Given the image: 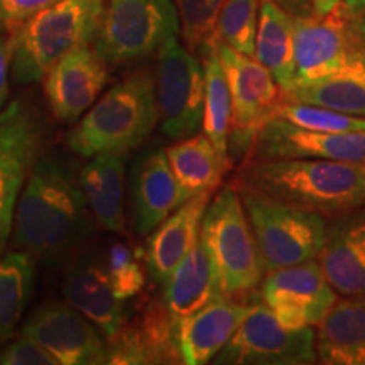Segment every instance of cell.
I'll return each mask as SVG.
<instances>
[{
	"instance_id": "6da1fadb",
	"label": "cell",
	"mask_w": 365,
	"mask_h": 365,
	"mask_svg": "<svg viewBox=\"0 0 365 365\" xmlns=\"http://www.w3.org/2000/svg\"><path fill=\"white\" fill-rule=\"evenodd\" d=\"M93 230L80 173L66 159L43 153L17 200L14 245L53 262L83 247Z\"/></svg>"
},
{
	"instance_id": "7a4b0ae2",
	"label": "cell",
	"mask_w": 365,
	"mask_h": 365,
	"mask_svg": "<svg viewBox=\"0 0 365 365\" xmlns=\"http://www.w3.org/2000/svg\"><path fill=\"white\" fill-rule=\"evenodd\" d=\"M237 181L327 218L365 207V164L312 158L245 161Z\"/></svg>"
},
{
	"instance_id": "3957f363",
	"label": "cell",
	"mask_w": 365,
	"mask_h": 365,
	"mask_svg": "<svg viewBox=\"0 0 365 365\" xmlns=\"http://www.w3.org/2000/svg\"><path fill=\"white\" fill-rule=\"evenodd\" d=\"M159 122L154 75L137 71L113 85L68 132L66 144L81 158L130 153Z\"/></svg>"
},
{
	"instance_id": "277c9868",
	"label": "cell",
	"mask_w": 365,
	"mask_h": 365,
	"mask_svg": "<svg viewBox=\"0 0 365 365\" xmlns=\"http://www.w3.org/2000/svg\"><path fill=\"white\" fill-rule=\"evenodd\" d=\"M103 0H59L11 36L17 83H39L73 49L93 43Z\"/></svg>"
},
{
	"instance_id": "5b68a950",
	"label": "cell",
	"mask_w": 365,
	"mask_h": 365,
	"mask_svg": "<svg viewBox=\"0 0 365 365\" xmlns=\"http://www.w3.org/2000/svg\"><path fill=\"white\" fill-rule=\"evenodd\" d=\"M200 240L223 296L242 298L261 286L266 271L235 185L222 188L208 203Z\"/></svg>"
},
{
	"instance_id": "8992f818",
	"label": "cell",
	"mask_w": 365,
	"mask_h": 365,
	"mask_svg": "<svg viewBox=\"0 0 365 365\" xmlns=\"http://www.w3.org/2000/svg\"><path fill=\"white\" fill-rule=\"evenodd\" d=\"M252 227L264 271L318 259L327 239V217L293 207L235 181Z\"/></svg>"
},
{
	"instance_id": "52a82bcc",
	"label": "cell",
	"mask_w": 365,
	"mask_h": 365,
	"mask_svg": "<svg viewBox=\"0 0 365 365\" xmlns=\"http://www.w3.org/2000/svg\"><path fill=\"white\" fill-rule=\"evenodd\" d=\"M178 31L175 0H103L93 48L108 65H127L158 54Z\"/></svg>"
},
{
	"instance_id": "ba28073f",
	"label": "cell",
	"mask_w": 365,
	"mask_h": 365,
	"mask_svg": "<svg viewBox=\"0 0 365 365\" xmlns=\"http://www.w3.org/2000/svg\"><path fill=\"white\" fill-rule=\"evenodd\" d=\"M215 43L232 98L228 156L230 161H247L259 130L281 103L282 91L257 58L235 51L218 39Z\"/></svg>"
},
{
	"instance_id": "9c48e42d",
	"label": "cell",
	"mask_w": 365,
	"mask_h": 365,
	"mask_svg": "<svg viewBox=\"0 0 365 365\" xmlns=\"http://www.w3.org/2000/svg\"><path fill=\"white\" fill-rule=\"evenodd\" d=\"M44 122L26 98L0 110V255L12 235L14 213L34 164L43 156Z\"/></svg>"
},
{
	"instance_id": "30bf717a",
	"label": "cell",
	"mask_w": 365,
	"mask_h": 365,
	"mask_svg": "<svg viewBox=\"0 0 365 365\" xmlns=\"http://www.w3.org/2000/svg\"><path fill=\"white\" fill-rule=\"evenodd\" d=\"M159 122L170 139L198 134L205 115V70L188 48L171 38L158 53L154 73Z\"/></svg>"
},
{
	"instance_id": "8fae6325",
	"label": "cell",
	"mask_w": 365,
	"mask_h": 365,
	"mask_svg": "<svg viewBox=\"0 0 365 365\" xmlns=\"http://www.w3.org/2000/svg\"><path fill=\"white\" fill-rule=\"evenodd\" d=\"M213 362L225 365L318 364L317 330L314 327L289 330L277 322L266 303L255 304Z\"/></svg>"
},
{
	"instance_id": "7c38bea8",
	"label": "cell",
	"mask_w": 365,
	"mask_h": 365,
	"mask_svg": "<svg viewBox=\"0 0 365 365\" xmlns=\"http://www.w3.org/2000/svg\"><path fill=\"white\" fill-rule=\"evenodd\" d=\"M261 298L277 322L289 330L317 328L325 319L339 293L333 289L318 259L266 272Z\"/></svg>"
},
{
	"instance_id": "4fadbf2b",
	"label": "cell",
	"mask_w": 365,
	"mask_h": 365,
	"mask_svg": "<svg viewBox=\"0 0 365 365\" xmlns=\"http://www.w3.org/2000/svg\"><path fill=\"white\" fill-rule=\"evenodd\" d=\"M21 333L48 350L59 365L108 364L103 333L71 304L49 303L39 308Z\"/></svg>"
},
{
	"instance_id": "5bb4252c",
	"label": "cell",
	"mask_w": 365,
	"mask_h": 365,
	"mask_svg": "<svg viewBox=\"0 0 365 365\" xmlns=\"http://www.w3.org/2000/svg\"><path fill=\"white\" fill-rule=\"evenodd\" d=\"M299 158L365 164V130H309L272 117L259 130L247 161Z\"/></svg>"
},
{
	"instance_id": "9a60e30c",
	"label": "cell",
	"mask_w": 365,
	"mask_h": 365,
	"mask_svg": "<svg viewBox=\"0 0 365 365\" xmlns=\"http://www.w3.org/2000/svg\"><path fill=\"white\" fill-rule=\"evenodd\" d=\"M108 63L90 44L73 49L49 70L44 93L58 120L78 122L97 102L108 80Z\"/></svg>"
},
{
	"instance_id": "2e32d148",
	"label": "cell",
	"mask_w": 365,
	"mask_h": 365,
	"mask_svg": "<svg viewBox=\"0 0 365 365\" xmlns=\"http://www.w3.org/2000/svg\"><path fill=\"white\" fill-rule=\"evenodd\" d=\"M294 21V86L309 85L345 70L359 48L336 9L327 16Z\"/></svg>"
},
{
	"instance_id": "e0dca14e",
	"label": "cell",
	"mask_w": 365,
	"mask_h": 365,
	"mask_svg": "<svg viewBox=\"0 0 365 365\" xmlns=\"http://www.w3.org/2000/svg\"><path fill=\"white\" fill-rule=\"evenodd\" d=\"M108 364H182L178 345V319L164 304V299H153L132 325L107 341Z\"/></svg>"
},
{
	"instance_id": "ac0fdd59",
	"label": "cell",
	"mask_w": 365,
	"mask_h": 365,
	"mask_svg": "<svg viewBox=\"0 0 365 365\" xmlns=\"http://www.w3.org/2000/svg\"><path fill=\"white\" fill-rule=\"evenodd\" d=\"M318 261L340 298H365V207L327 218Z\"/></svg>"
},
{
	"instance_id": "d6986e66",
	"label": "cell",
	"mask_w": 365,
	"mask_h": 365,
	"mask_svg": "<svg viewBox=\"0 0 365 365\" xmlns=\"http://www.w3.org/2000/svg\"><path fill=\"white\" fill-rule=\"evenodd\" d=\"M134 227L139 235L153 234L182 205L181 191L166 150H145L135 158L129 175Z\"/></svg>"
},
{
	"instance_id": "ffe728a7",
	"label": "cell",
	"mask_w": 365,
	"mask_h": 365,
	"mask_svg": "<svg viewBox=\"0 0 365 365\" xmlns=\"http://www.w3.org/2000/svg\"><path fill=\"white\" fill-rule=\"evenodd\" d=\"M254 307L255 303L249 301L220 296L198 312L178 319V345L182 364L212 362L232 340Z\"/></svg>"
},
{
	"instance_id": "44dd1931",
	"label": "cell",
	"mask_w": 365,
	"mask_h": 365,
	"mask_svg": "<svg viewBox=\"0 0 365 365\" xmlns=\"http://www.w3.org/2000/svg\"><path fill=\"white\" fill-rule=\"evenodd\" d=\"M66 303L98 327L105 339L112 340L125 325V308L113 291L105 264L95 259L76 262L61 284Z\"/></svg>"
},
{
	"instance_id": "7402d4cb",
	"label": "cell",
	"mask_w": 365,
	"mask_h": 365,
	"mask_svg": "<svg viewBox=\"0 0 365 365\" xmlns=\"http://www.w3.org/2000/svg\"><path fill=\"white\" fill-rule=\"evenodd\" d=\"M212 195L205 193L182 203L159 225L148 242V276L164 284L182 259L200 244L202 222Z\"/></svg>"
},
{
	"instance_id": "603a6c76",
	"label": "cell",
	"mask_w": 365,
	"mask_h": 365,
	"mask_svg": "<svg viewBox=\"0 0 365 365\" xmlns=\"http://www.w3.org/2000/svg\"><path fill=\"white\" fill-rule=\"evenodd\" d=\"M129 153H102L80 170L86 202L95 223L113 234H125L124 185Z\"/></svg>"
},
{
	"instance_id": "cb8c5ba5",
	"label": "cell",
	"mask_w": 365,
	"mask_h": 365,
	"mask_svg": "<svg viewBox=\"0 0 365 365\" xmlns=\"http://www.w3.org/2000/svg\"><path fill=\"white\" fill-rule=\"evenodd\" d=\"M164 150L180 186L182 203L195 196L212 195L232 166L230 159L223 156L207 134L186 137Z\"/></svg>"
},
{
	"instance_id": "d4e9b609",
	"label": "cell",
	"mask_w": 365,
	"mask_h": 365,
	"mask_svg": "<svg viewBox=\"0 0 365 365\" xmlns=\"http://www.w3.org/2000/svg\"><path fill=\"white\" fill-rule=\"evenodd\" d=\"M318 362L365 365V298H339L317 327Z\"/></svg>"
},
{
	"instance_id": "484cf974",
	"label": "cell",
	"mask_w": 365,
	"mask_h": 365,
	"mask_svg": "<svg viewBox=\"0 0 365 365\" xmlns=\"http://www.w3.org/2000/svg\"><path fill=\"white\" fill-rule=\"evenodd\" d=\"M220 296L223 294L215 271L200 240V244L182 259L180 266L164 282V304L173 317L181 319L207 307Z\"/></svg>"
},
{
	"instance_id": "4316f807",
	"label": "cell",
	"mask_w": 365,
	"mask_h": 365,
	"mask_svg": "<svg viewBox=\"0 0 365 365\" xmlns=\"http://www.w3.org/2000/svg\"><path fill=\"white\" fill-rule=\"evenodd\" d=\"M255 58L272 73L282 93L294 88V21L272 0H261Z\"/></svg>"
},
{
	"instance_id": "83f0119b",
	"label": "cell",
	"mask_w": 365,
	"mask_h": 365,
	"mask_svg": "<svg viewBox=\"0 0 365 365\" xmlns=\"http://www.w3.org/2000/svg\"><path fill=\"white\" fill-rule=\"evenodd\" d=\"M282 102L318 105L349 115L365 117V53L359 49L354 61L336 75L294 86L282 93Z\"/></svg>"
},
{
	"instance_id": "f1b7e54d",
	"label": "cell",
	"mask_w": 365,
	"mask_h": 365,
	"mask_svg": "<svg viewBox=\"0 0 365 365\" xmlns=\"http://www.w3.org/2000/svg\"><path fill=\"white\" fill-rule=\"evenodd\" d=\"M205 70L203 134L210 137L223 156H228V134L232 122V98L228 81L217 51L215 38H208L198 49Z\"/></svg>"
},
{
	"instance_id": "f546056e",
	"label": "cell",
	"mask_w": 365,
	"mask_h": 365,
	"mask_svg": "<svg viewBox=\"0 0 365 365\" xmlns=\"http://www.w3.org/2000/svg\"><path fill=\"white\" fill-rule=\"evenodd\" d=\"M34 259L21 249L0 255V346L14 335L33 294Z\"/></svg>"
},
{
	"instance_id": "4dcf8cb0",
	"label": "cell",
	"mask_w": 365,
	"mask_h": 365,
	"mask_svg": "<svg viewBox=\"0 0 365 365\" xmlns=\"http://www.w3.org/2000/svg\"><path fill=\"white\" fill-rule=\"evenodd\" d=\"M261 0H227L218 16L213 38L235 51L255 58Z\"/></svg>"
},
{
	"instance_id": "1f68e13d",
	"label": "cell",
	"mask_w": 365,
	"mask_h": 365,
	"mask_svg": "<svg viewBox=\"0 0 365 365\" xmlns=\"http://www.w3.org/2000/svg\"><path fill=\"white\" fill-rule=\"evenodd\" d=\"M274 117L284 118L291 124L309 130L325 132H359L365 130V117H355L349 113L318 107V105L282 102L277 105Z\"/></svg>"
},
{
	"instance_id": "d6a6232c",
	"label": "cell",
	"mask_w": 365,
	"mask_h": 365,
	"mask_svg": "<svg viewBox=\"0 0 365 365\" xmlns=\"http://www.w3.org/2000/svg\"><path fill=\"white\" fill-rule=\"evenodd\" d=\"M227 0H175L180 16V31L190 51H198L215 33L222 7Z\"/></svg>"
},
{
	"instance_id": "836d02e7",
	"label": "cell",
	"mask_w": 365,
	"mask_h": 365,
	"mask_svg": "<svg viewBox=\"0 0 365 365\" xmlns=\"http://www.w3.org/2000/svg\"><path fill=\"white\" fill-rule=\"evenodd\" d=\"M108 277L113 291L122 301L134 298L144 289L145 276L140 264L137 262L134 250L124 242H113L105 257Z\"/></svg>"
},
{
	"instance_id": "e575fe53",
	"label": "cell",
	"mask_w": 365,
	"mask_h": 365,
	"mask_svg": "<svg viewBox=\"0 0 365 365\" xmlns=\"http://www.w3.org/2000/svg\"><path fill=\"white\" fill-rule=\"evenodd\" d=\"M56 2L59 0H0V29L11 38L33 17Z\"/></svg>"
},
{
	"instance_id": "d590c367",
	"label": "cell",
	"mask_w": 365,
	"mask_h": 365,
	"mask_svg": "<svg viewBox=\"0 0 365 365\" xmlns=\"http://www.w3.org/2000/svg\"><path fill=\"white\" fill-rule=\"evenodd\" d=\"M0 365H59L48 350L21 335L0 350Z\"/></svg>"
},
{
	"instance_id": "8d00e7d4",
	"label": "cell",
	"mask_w": 365,
	"mask_h": 365,
	"mask_svg": "<svg viewBox=\"0 0 365 365\" xmlns=\"http://www.w3.org/2000/svg\"><path fill=\"white\" fill-rule=\"evenodd\" d=\"M336 12L340 14L352 43L365 53V0H341Z\"/></svg>"
},
{
	"instance_id": "74e56055",
	"label": "cell",
	"mask_w": 365,
	"mask_h": 365,
	"mask_svg": "<svg viewBox=\"0 0 365 365\" xmlns=\"http://www.w3.org/2000/svg\"><path fill=\"white\" fill-rule=\"evenodd\" d=\"M12 65V43L11 38L0 36V110L4 108L9 95V66Z\"/></svg>"
},
{
	"instance_id": "f35d334b",
	"label": "cell",
	"mask_w": 365,
	"mask_h": 365,
	"mask_svg": "<svg viewBox=\"0 0 365 365\" xmlns=\"http://www.w3.org/2000/svg\"><path fill=\"white\" fill-rule=\"evenodd\" d=\"M312 2L319 16H327V14L333 12L340 6L341 0H312Z\"/></svg>"
}]
</instances>
